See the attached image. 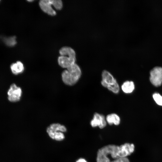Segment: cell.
I'll use <instances>...</instances> for the list:
<instances>
[{
	"mask_svg": "<svg viewBox=\"0 0 162 162\" xmlns=\"http://www.w3.org/2000/svg\"><path fill=\"white\" fill-rule=\"evenodd\" d=\"M82 74L81 69L76 63L64 70L61 74L62 79L66 85L73 86L78 81Z\"/></svg>",
	"mask_w": 162,
	"mask_h": 162,
	"instance_id": "obj_1",
	"label": "cell"
},
{
	"mask_svg": "<svg viewBox=\"0 0 162 162\" xmlns=\"http://www.w3.org/2000/svg\"><path fill=\"white\" fill-rule=\"evenodd\" d=\"M59 52L60 56L58 61L62 67L66 68L76 63V53L71 47H63L60 50Z\"/></svg>",
	"mask_w": 162,
	"mask_h": 162,
	"instance_id": "obj_2",
	"label": "cell"
},
{
	"mask_svg": "<svg viewBox=\"0 0 162 162\" xmlns=\"http://www.w3.org/2000/svg\"><path fill=\"white\" fill-rule=\"evenodd\" d=\"M119 146L114 145H109L99 149L97 153V162H110L108 156L110 155L114 159L119 158L118 152Z\"/></svg>",
	"mask_w": 162,
	"mask_h": 162,
	"instance_id": "obj_3",
	"label": "cell"
},
{
	"mask_svg": "<svg viewBox=\"0 0 162 162\" xmlns=\"http://www.w3.org/2000/svg\"><path fill=\"white\" fill-rule=\"evenodd\" d=\"M102 85L115 94L119 91L118 84L112 75L108 71L104 70L102 73Z\"/></svg>",
	"mask_w": 162,
	"mask_h": 162,
	"instance_id": "obj_4",
	"label": "cell"
},
{
	"mask_svg": "<svg viewBox=\"0 0 162 162\" xmlns=\"http://www.w3.org/2000/svg\"><path fill=\"white\" fill-rule=\"evenodd\" d=\"M22 94L21 88L15 84L12 83L10 86L7 92L8 99L11 102H16L20 100Z\"/></svg>",
	"mask_w": 162,
	"mask_h": 162,
	"instance_id": "obj_5",
	"label": "cell"
},
{
	"mask_svg": "<svg viewBox=\"0 0 162 162\" xmlns=\"http://www.w3.org/2000/svg\"><path fill=\"white\" fill-rule=\"evenodd\" d=\"M150 80L154 86H158L162 84V68L156 67L150 71Z\"/></svg>",
	"mask_w": 162,
	"mask_h": 162,
	"instance_id": "obj_6",
	"label": "cell"
},
{
	"mask_svg": "<svg viewBox=\"0 0 162 162\" xmlns=\"http://www.w3.org/2000/svg\"><path fill=\"white\" fill-rule=\"evenodd\" d=\"M39 5L41 10L48 14L52 16L56 15V12L52 7H54L53 0H40Z\"/></svg>",
	"mask_w": 162,
	"mask_h": 162,
	"instance_id": "obj_7",
	"label": "cell"
},
{
	"mask_svg": "<svg viewBox=\"0 0 162 162\" xmlns=\"http://www.w3.org/2000/svg\"><path fill=\"white\" fill-rule=\"evenodd\" d=\"M134 146L133 144L125 143L119 146L118 152V158H125L133 152Z\"/></svg>",
	"mask_w": 162,
	"mask_h": 162,
	"instance_id": "obj_8",
	"label": "cell"
},
{
	"mask_svg": "<svg viewBox=\"0 0 162 162\" xmlns=\"http://www.w3.org/2000/svg\"><path fill=\"white\" fill-rule=\"evenodd\" d=\"M106 121L104 116L102 114L95 113L94 115L93 118L90 122V124L93 127H98L102 129L106 126Z\"/></svg>",
	"mask_w": 162,
	"mask_h": 162,
	"instance_id": "obj_9",
	"label": "cell"
},
{
	"mask_svg": "<svg viewBox=\"0 0 162 162\" xmlns=\"http://www.w3.org/2000/svg\"><path fill=\"white\" fill-rule=\"evenodd\" d=\"M10 68L12 73L15 75L21 74L24 70L23 64L20 61L12 63L10 65Z\"/></svg>",
	"mask_w": 162,
	"mask_h": 162,
	"instance_id": "obj_10",
	"label": "cell"
},
{
	"mask_svg": "<svg viewBox=\"0 0 162 162\" xmlns=\"http://www.w3.org/2000/svg\"><path fill=\"white\" fill-rule=\"evenodd\" d=\"M67 129L66 127L63 125L58 123H54L50 124L47 128L46 131L49 132H65Z\"/></svg>",
	"mask_w": 162,
	"mask_h": 162,
	"instance_id": "obj_11",
	"label": "cell"
},
{
	"mask_svg": "<svg viewBox=\"0 0 162 162\" xmlns=\"http://www.w3.org/2000/svg\"><path fill=\"white\" fill-rule=\"evenodd\" d=\"M106 122L110 125L113 124L117 125L120 122V118L119 116L116 113H112L108 115L106 118Z\"/></svg>",
	"mask_w": 162,
	"mask_h": 162,
	"instance_id": "obj_12",
	"label": "cell"
},
{
	"mask_svg": "<svg viewBox=\"0 0 162 162\" xmlns=\"http://www.w3.org/2000/svg\"><path fill=\"white\" fill-rule=\"evenodd\" d=\"M122 89L123 92L125 93H130L134 89V83L131 81H127L124 82L122 86Z\"/></svg>",
	"mask_w": 162,
	"mask_h": 162,
	"instance_id": "obj_13",
	"label": "cell"
},
{
	"mask_svg": "<svg viewBox=\"0 0 162 162\" xmlns=\"http://www.w3.org/2000/svg\"><path fill=\"white\" fill-rule=\"evenodd\" d=\"M47 133L50 138L57 141H61L64 138V134L61 132H49Z\"/></svg>",
	"mask_w": 162,
	"mask_h": 162,
	"instance_id": "obj_14",
	"label": "cell"
},
{
	"mask_svg": "<svg viewBox=\"0 0 162 162\" xmlns=\"http://www.w3.org/2000/svg\"><path fill=\"white\" fill-rule=\"evenodd\" d=\"M16 37L13 36L6 38L5 39L4 41L8 45L10 46H14L16 43Z\"/></svg>",
	"mask_w": 162,
	"mask_h": 162,
	"instance_id": "obj_15",
	"label": "cell"
},
{
	"mask_svg": "<svg viewBox=\"0 0 162 162\" xmlns=\"http://www.w3.org/2000/svg\"><path fill=\"white\" fill-rule=\"evenodd\" d=\"M153 98L157 104L162 106V96L158 93H154L153 95Z\"/></svg>",
	"mask_w": 162,
	"mask_h": 162,
	"instance_id": "obj_16",
	"label": "cell"
},
{
	"mask_svg": "<svg viewBox=\"0 0 162 162\" xmlns=\"http://www.w3.org/2000/svg\"><path fill=\"white\" fill-rule=\"evenodd\" d=\"M110 162H130L128 159L126 157L119 158L115 159Z\"/></svg>",
	"mask_w": 162,
	"mask_h": 162,
	"instance_id": "obj_17",
	"label": "cell"
},
{
	"mask_svg": "<svg viewBox=\"0 0 162 162\" xmlns=\"http://www.w3.org/2000/svg\"><path fill=\"white\" fill-rule=\"evenodd\" d=\"M76 162H87L84 159L81 158L78 160Z\"/></svg>",
	"mask_w": 162,
	"mask_h": 162,
	"instance_id": "obj_18",
	"label": "cell"
},
{
	"mask_svg": "<svg viewBox=\"0 0 162 162\" xmlns=\"http://www.w3.org/2000/svg\"><path fill=\"white\" fill-rule=\"evenodd\" d=\"M28 1L29 2H32L33 1V0H29V1Z\"/></svg>",
	"mask_w": 162,
	"mask_h": 162,
	"instance_id": "obj_19",
	"label": "cell"
}]
</instances>
